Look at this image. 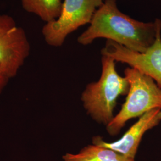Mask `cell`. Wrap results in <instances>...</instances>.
<instances>
[{"instance_id":"obj_1","label":"cell","mask_w":161,"mask_h":161,"mask_svg":"<svg viewBox=\"0 0 161 161\" xmlns=\"http://www.w3.org/2000/svg\"><path fill=\"white\" fill-rule=\"evenodd\" d=\"M160 30V19L154 22H140L119 11L116 0H104L78 42L86 46L96 39L106 38L132 51L144 53L153 44Z\"/></svg>"},{"instance_id":"obj_9","label":"cell","mask_w":161,"mask_h":161,"mask_svg":"<svg viewBox=\"0 0 161 161\" xmlns=\"http://www.w3.org/2000/svg\"><path fill=\"white\" fill-rule=\"evenodd\" d=\"M21 2L26 12L38 16L46 23L60 16L63 6L61 0H21Z\"/></svg>"},{"instance_id":"obj_10","label":"cell","mask_w":161,"mask_h":161,"mask_svg":"<svg viewBox=\"0 0 161 161\" xmlns=\"http://www.w3.org/2000/svg\"><path fill=\"white\" fill-rule=\"evenodd\" d=\"M11 78L0 66V95L4 91Z\"/></svg>"},{"instance_id":"obj_8","label":"cell","mask_w":161,"mask_h":161,"mask_svg":"<svg viewBox=\"0 0 161 161\" xmlns=\"http://www.w3.org/2000/svg\"><path fill=\"white\" fill-rule=\"evenodd\" d=\"M62 159L64 161H135L113 150L93 144L83 147L76 154L66 153Z\"/></svg>"},{"instance_id":"obj_5","label":"cell","mask_w":161,"mask_h":161,"mask_svg":"<svg viewBox=\"0 0 161 161\" xmlns=\"http://www.w3.org/2000/svg\"><path fill=\"white\" fill-rule=\"evenodd\" d=\"M31 46L25 30L8 14H0V66L12 79L29 57Z\"/></svg>"},{"instance_id":"obj_7","label":"cell","mask_w":161,"mask_h":161,"mask_svg":"<svg viewBox=\"0 0 161 161\" xmlns=\"http://www.w3.org/2000/svg\"><path fill=\"white\" fill-rule=\"evenodd\" d=\"M161 122V109L151 110L140 116L138 121L118 140L107 142L100 136H95L92 138V144L109 148L127 157L135 159L144 134L158 126Z\"/></svg>"},{"instance_id":"obj_6","label":"cell","mask_w":161,"mask_h":161,"mask_svg":"<svg viewBox=\"0 0 161 161\" xmlns=\"http://www.w3.org/2000/svg\"><path fill=\"white\" fill-rule=\"evenodd\" d=\"M101 54L116 62L128 64L149 76L161 89V30L153 44L144 53L132 51L112 41L107 40Z\"/></svg>"},{"instance_id":"obj_4","label":"cell","mask_w":161,"mask_h":161,"mask_svg":"<svg viewBox=\"0 0 161 161\" xmlns=\"http://www.w3.org/2000/svg\"><path fill=\"white\" fill-rule=\"evenodd\" d=\"M103 2L104 0H64L60 16L47 23L42 29L47 44L55 47L62 46L70 34L90 23L94 13Z\"/></svg>"},{"instance_id":"obj_2","label":"cell","mask_w":161,"mask_h":161,"mask_svg":"<svg viewBox=\"0 0 161 161\" xmlns=\"http://www.w3.org/2000/svg\"><path fill=\"white\" fill-rule=\"evenodd\" d=\"M114 59L102 56V70L97 82L90 83L81 94V101L93 120L107 126L114 118L117 99L127 95L130 88L125 76L119 75Z\"/></svg>"},{"instance_id":"obj_3","label":"cell","mask_w":161,"mask_h":161,"mask_svg":"<svg viewBox=\"0 0 161 161\" xmlns=\"http://www.w3.org/2000/svg\"><path fill=\"white\" fill-rule=\"evenodd\" d=\"M124 75L130 88L121 110L106 126L112 136L118 135L130 119L140 118L151 110L161 109V89L155 80L132 68L125 69Z\"/></svg>"}]
</instances>
